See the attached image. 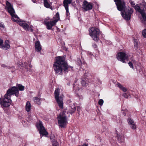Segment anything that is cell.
Wrapping results in <instances>:
<instances>
[{
	"label": "cell",
	"mask_w": 146,
	"mask_h": 146,
	"mask_svg": "<svg viewBox=\"0 0 146 146\" xmlns=\"http://www.w3.org/2000/svg\"><path fill=\"white\" fill-rule=\"evenodd\" d=\"M55 73L57 75H62L69 71V66L66 61L65 57H56L53 65Z\"/></svg>",
	"instance_id": "1"
},
{
	"label": "cell",
	"mask_w": 146,
	"mask_h": 146,
	"mask_svg": "<svg viewBox=\"0 0 146 146\" xmlns=\"http://www.w3.org/2000/svg\"><path fill=\"white\" fill-rule=\"evenodd\" d=\"M6 8L12 17V20L15 22H17L19 19V17L16 15L15 10L11 4L8 1L6 2Z\"/></svg>",
	"instance_id": "2"
},
{
	"label": "cell",
	"mask_w": 146,
	"mask_h": 146,
	"mask_svg": "<svg viewBox=\"0 0 146 146\" xmlns=\"http://www.w3.org/2000/svg\"><path fill=\"white\" fill-rule=\"evenodd\" d=\"M59 126L61 128H66L67 124V118L64 112H63L59 114L57 117Z\"/></svg>",
	"instance_id": "3"
},
{
	"label": "cell",
	"mask_w": 146,
	"mask_h": 146,
	"mask_svg": "<svg viewBox=\"0 0 146 146\" xmlns=\"http://www.w3.org/2000/svg\"><path fill=\"white\" fill-rule=\"evenodd\" d=\"M60 89L59 88H56L54 92V95L56 100L57 102L59 107L63 109V94L60 95Z\"/></svg>",
	"instance_id": "4"
},
{
	"label": "cell",
	"mask_w": 146,
	"mask_h": 146,
	"mask_svg": "<svg viewBox=\"0 0 146 146\" xmlns=\"http://www.w3.org/2000/svg\"><path fill=\"white\" fill-rule=\"evenodd\" d=\"M60 20L59 13H57L53 20L49 21H45L44 23L45 25L46 28L48 30L51 29L53 27L56 25V23Z\"/></svg>",
	"instance_id": "5"
},
{
	"label": "cell",
	"mask_w": 146,
	"mask_h": 146,
	"mask_svg": "<svg viewBox=\"0 0 146 146\" xmlns=\"http://www.w3.org/2000/svg\"><path fill=\"white\" fill-rule=\"evenodd\" d=\"M35 126L41 137H47L48 135V131L45 129L43 123L41 121L39 120L36 123Z\"/></svg>",
	"instance_id": "6"
},
{
	"label": "cell",
	"mask_w": 146,
	"mask_h": 146,
	"mask_svg": "<svg viewBox=\"0 0 146 146\" xmlns=\"http://www.w3.org/2000/svg\"><path fill=\"white\" fill-rule=\"evenodd\" d=\"M89 33L94 41L97 42L98 41L100 30L98 28L94 27L90 28L89 30Z\"/></svg>",
	"instance_id": "7"
},
{
	"label": "cell",
	"mask_w": 146,
	"mask_h": 146,
	"mask_svg": "<svg viewBox=\"0 0 146 146\" xmlns=\"http://www.w3.org/2000/svg\"><path fill=\"white\" fill-rule=\"evenodd\" d=\"M133 10L131 8L126 7L121 12V15L123 18L126 20H129L133 12Z\"/></svg>",
	"instance_id": "8"
},
{
	"label": "cell",
	"mask_w": 146,
	"mask_h": 146,
	"mask_svg": "<svg viewBox=\"0 0 146 146\" xmlns=\"http://www.w3.org/2000/svg\"><path fill=\"white\" fill-rule=\"evenodd\" d=\"M19 94V91L16 87H13L7 91L4 95L5 98L11 99V96L15 95L17 97Z\"/></svg>",
	"instance_id": "9"
},
{
	"label": "cell",
	"mask_w": 146,
	"mask_h": 146,
	"mask_svg": "<svg viewBox=\"0 0 146 146\" xmlns=\"http://www.w3.org/2000/svg\"><path fill=\"white\" fill-rule=\"evenodd\" d=\"M117 59L124 63H126L129 60L128 55L125 53L122 52L119 53L116 55Z\"/></svg>",
	"instance_id": "10"
},
{
	"label": "cell",
	"mask_w": 146,
	"mask_h": 146,
	"mask_svg": "<svg viewBox=\"0 0 146 146\" xmlns=\"http://www.w3.org/2000/svg\"><path fill=\"white\" fill-rule=\"evenodd\" d=\"M17 23L19 25L22 27L23 29L27 31H33L32 28L30 27L29 25L27 23L23 21L19 20L17 21Z\"/></svg>",
	"instance_id": "11"
},
{
	"label": "cell",
	"mask_w": 146,
	"mask_h": 146,
	"mask_svg": "<svg viewBox=\"0 0 146 146\" xmlns=\"http://www.w3.org/2000/svg\"><path fill=\"white\" fill-rule=\"evenodd\" d=\"M114 1L115 2L117 8L119 11L122 12L126 7L124 3L120 0Z\"/></svg>",
	"instance_id": "12"
},
{
	"label": "cell",
	"mask_w": 146,
	"mask_h": 146,
	"mask_svg": "<svg viewBox=\"0 0 146 146\" xmlns=\"http://www.w3.org/2000/svg\"><path fill=\"white\" fill-rule=\"evenodd\" d=\"M12 101L11 99L4 98L2 99L1 103L4 107L7 108L11 105Z\"/></svg>",
	"instance_id": "13"
},
{
	"label": "cell",
	"mask_w": 146,
	"mask_h": 146,
	"mask_svg": "<svg viewBox=\"0 0 146 146\" xmlns=\"http://www.w3.org/2000/svg\"><path fill=\"white\" fill-rule=\"evenodd\" d=\"M134 8L137 11L140 13L144 21L146 22V15L144 11L142 9L138 4L135 6Z\"/></svg>",
	"instance_id": "14"
},
{
	"label": "cell",
	"mask_w": 146,
	"mask_h": 146,
	"mask_svg": "<svg viewBox=\"0 0 146 146\" xmlns=\"http://www.w3.org/2000/svg\"><path fill=\"white\" fill-rule=\"evenodd\" d=\"M92 8L93 6L91 3H89L86 1L83 2L82 8L86 11L92 10Z\"/></svg>",
	"instance_id": "15"
},
{
	"label": "cell",
	"mask_w": 146,
	"mask_h": 146,
	"mask_svg": "<svg viewBox=\"0 0 146 146\" xmlns=\"http://www.w3.org/2000/svg\"><path fill=\"white\" fill-rule=\"evenodd\" d=\"M127 121L131 129L133 130H135L136 129V126L135 124L134 121L133 119L130 118H128Z\"/></svg>",
	"instance_id": "16"
},
{
	"label": "cell",
	"mask_w": 146,
	"mask_h": 146,
	"mask_svg": "<svg viewBox=\"0 0 146 146\" xmlns=\"http://www.w3.org/2000/svg\"><path fill=\"white\" fill-rule=\"evenodd\" d=\"M50 138L52 146H59V143L55 139L54 135H51Z\"/></svg>",
	"instance_id": "17"
},
{
	"label": "cell",
	"mask_w": 146,
	"mask_h": 146,
	"mask_svg": "<svg viewBox=\"0 0 146 146\" xmlns=\"http://www.w3.org/2000/svg\"><path fill=\"white\" fill-rule=\"evenodd\" d=\"M10 48V42L8 40H6L4 44L1 46V48L4 50H8Z\"/></svg>",
	"instance_id": "18"
},
{
	"label": "cell",
	"mask_w": 146,
	"mask_h": 146,
	"mask_svg": "<svg viewBox=\"0 0 146 146\" xmlns=\"http://www.w3.org/2000/svg\"><path fill=\"white\" fill-rule=\"evenodd\" d=\"M115 136L117 140L120 143H122L123 142V136L117 130H116Z\"/></svg>",
	"instance_id": "19"
},
{
	"label": "cell",
	"mask_w": 146,
	"mask_h": 146,
	"mask_svg": "<svg viewBox=\"0 0 146 146\" xmlns=\"http://www.w3.org/2000/svg\"><path fill=\"white\" fill-rule=\"evenodd\" d=\"M35 51L37 52H40L41 51L42 48L40 43L39 41H37L35 42Z\"/></svg>",
	"instance_id": "20"
},
{
	"label": "cell",
	"mask_w": 146,
	"mask_h": 146,
	"mask_svg": "<svg viewBox=\"0 0 146 146\" xmlns=\"http://www.w3.org/2000/svg\"><path fill=\"white\" fill-rule=\"evenodd\" d=\"M72 1H66V0H65V1H63V4L67 12V13L69 12V4H70L72 3Z\"/></svg>",
	"instance_id": "21"
},
{
	"label": "cell",
	"mask_w": 146,
	"mask_h": 146,
	"mask_svg": "<svg viewBox=\"0 0 146 146\" xmlns=\"http://www.w3.org/2000/svg\"><path fill=\"white\" fill-rule=\"evenodd\" d=\"M117 86L118 87H119L120 89V90L123 92H126L127 91V88L123 86L121 84L119 83H117Z\"/></svg>",
	"instance_id": "22"
},
{
	"label": "cell",
	"mask_w": 146,
	"mask_h": 146,
	"mask_svg": "<svg viewBox=\"0 0 146 146\" xmlns=\"http://www.w3.org/2000/svg\"><path fill=\"white\" fill-rule=\"evenodd\" d=\"M44 6L46 8L52 10V7L47 0H44Z\"/></svg>",
	"instance_id": "23"
},
{
	"label": "cell",
	"mask_w": 146,
	"mask_h": 146,
	"mask_svg": "<svg viewBox=\"0 0 146 146\" xmlns=\"http://www.w3.org/2000/svg\"><path fill=\"white\" fill-rule=\"evenodd\" d=\"M31 108V105L30 102L29 101H27L26 105V110L27 112L30 111Z\"/></svg>",
	"instance_id": "24"
},
{
	"label": "cell",
	"mask_w": 146,
	"mask_h": 146,
	"mask_svg": "<svg viewBox=\"0 0 146 146\" xmlns=\"http://www.w3.org/2000/svg\"><path fill=\"white\" fill-rule=\"evenodd\" d=\"M16 87L19 91H23L25 90V87L22 84H17Z\"/></svg>",
	"instance_id": "25"
},
{
	"label": "cell",
	"mask_w": 146,
	"mask_h": 146,
	"mask_svg": "<svg viewBox=\"0 0 146 146\" xmlns=\"http://www.w3.org/2000/svg\"><path fill=\"white\" fill-rule=\"evenodd\" d=\"M33 99L34 102L39 105H40L41 103L40 98L37 97H35Z\"/></svg>",
	"instance_id": "26"
},
{
	"label": "cell",
	"mask_w": 146,
	"mask_h": 146,
	"mask_svg": "<svg viewBox=\"0 0 146 146\" xmlns=\"http://www.w3.org/2000/svg\"><path fill=\"white\" fill-rule=\"evenodd\" d=\"M133 41L134 43V47L135 48L137 49L138 48V43L137 40L136 39L134 38L133 39Z\"/></svg>",
	"instance_id": "27"
},
{
	"label": "cell",
	"mask_w": 146,
	"mask_h": 146,
	"mask_svg": "<svg viewBox=\"0 0 146 146\" xmlns=\"http://www.w3.org/2000/svg\"><path fill=\"white\" fill-rule=\"evenodd\" d=\"M142 34L144 37L146 38V29L142 31Z\"/></svg>",
	"instance_id": "28"
},
{
	"label": "cell",
	"mask_w": 146,
	"mask_h": 146,
	"mask_svg": "<svg viewBox=\"0 0 146 146\" xmlns=\"http://www.w3.org/2000/svg\"><path fill=\"white\" fill-rule=\"evenodd\" d=\"M104 101L103 100L101 99L98 102V104L102 106L103 105V103H104Z\"/></svg>",
	"instance_id": "29"
},
{
	"label": "cell",
	"mask_w": 146,
	"mask_h": 146,
	"mask_svg": "<svg viewBox=\"0 0 146 146\" xmlns=\"http://www.w3.org/2000/svg\"><path fill=\"white\" fill-rule=\"evenodd\" d=\"M128 65L132 69L134 68V65L131 62H129L128 63Z\"/></svg>",
	"instance_id": "30"
},
{
	"label": "cell",
	"mask_w": 146,
	"mask_h": 146,
	"mask_svg": "<svg viewBox=\"0 0 146 146\" xmlns=\"http://www.w3.org/2000/svg\"><path fill=\"white\" fill-rule=\"evenodd\" d=\"M123 96L124 97L126 98H128L129 97V96L126 93H124L123 95Z\"/></svg>",
	"instance_id": "31"
},
{
	"label": "cell",
	"mask_w": 146,
	"mask_h": 146,
	"mask_svg": "<svg viewBox=\"0 0 146 146\" xmlns=\"http://www.w3.org/2000/svg\"><path fill=\"white\" fill-rule=\"evenodd\" d=\"M130 3L132 6H133V7H134L135 4V3L133 1H130Z\"/></svg>",
	"instance_id": "32"
},
{
	"label": "cell",
	"mask_w": 146,
	"mask_h": 146,
	"mask_svg": "<svg viewBox=\"0 0 146 146\" xmlns=\"http://www.w3.org/2000/svg\"><path fill=\"white\" fill-rule=\"evenodd\" d=\"M3 41L2 39H0V46H1L3 44Z\"/></svg>",
	"instance_id": "33"
},
{
	"label": "cell",
	"mask_w": 146,
	"mask_h": 146,
	"mask_svg": "<svg viewBox=\"0 0 146 146\" xmlns=\"http://www.w3.org/2000/svg\"><path fill=\"white\" fill-rule=\"evenodd\" d=\"M0 26H1V28H5V26H4V25L1 22V24H0Z\"/></svg>",
	"instance_id": "34"
},
{
	"label": "cell",
	"mask_w": 146,
	"mask_h": 146,
	"mask_svg": "<svg viewBox=\"0 0 146 146\" xmlns=\"http://www.w3.org/2000/svg\"><path fill=\"white\" fill-rule=\"evenodd\" d=\"M82 146H88V145L87 143H85Z\"/></svg>",
	"instance_id": "35"
},
{
	"label": "cell",
	"mask_w": 146,
	"mask_h": 146,
	"mask_svg": "<svg viewBox=\"0 0 146 146\" xmlns=\"http://www.w3.org/2000/svg\"><path fill=\"white\" fill-rule=\"evenodd\" d=\"M93 47L94 48H97V46L95 44H94L93 45Z\"/></svg>",
	"instance_id": "36"
},
{
	"label": "cell",
	"mask_w": 146,
	"mask_h": 146,
	"mask_svg": "<svg viewBox=\"0 0 146 146\" xmlns=\"http://www.w3.org/2000/svg\"><path fill=\"white\" fill-rule=\"evenodd\" d=\"M81 146L80 145H78V146Z\"/></svg>",
	"instance_id": "37"
},
{
	"label": "cell",
	"mask_w": 146,
	"mask_h": 146,
	"mask_svg": "<svg viewBox=\"0 0 146 146\" xmlns=\"http://www.w3.org/2000/svg\"></svg>",
	"instance_id": "38"
}]
</instances>
